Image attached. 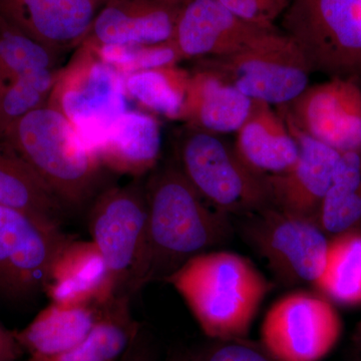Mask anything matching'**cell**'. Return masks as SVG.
<instances>
[{
	"label": "cell",
	"instance_id": "5b68a950",
	"mask_svg": "<svg viewBox=\"0 0 361 361\" xmlns=\"http://www.w3.org/2000/svg\"><path fill=\"white\" fill-rule=\"evenodd\" d=\"M147 223L148 205L142 178L123 186L106 188L92 203L90 237L108 265L115 298L130 297L140 290Z\"/></svg>",
	"mask_w": 361,
	"mask_h": 361
},
{
	"label": "cell",
	"instance_id": "4dcf8cb0",
	"mask_svg": "<svg viewBox=\"0 0 361 361\" xmlns=\"http://www.w3.org/2000/svg\"><path fill=\"white\" fill-rule=\"evenodd\" d=\"M233 13L257 25L274 27L292 0H219Z\"/></svg>",
	"mask_w": 361,
	"mask_h": 361
},
{
	"label": "cell",
	"instance_id": "83f0119b",
	"mask_svg": "<svg viewBox=\"0 0 361 361\" xmlns=\"http://www.w3.org/2000/svg\"><path fill=\"white\" fill-rule=\"evenodd\" d=\"M59 70L37 71L0 87V141L18 121L49 103Z\"/></svg>",
	"mask_w": 361,
	"mask_h": 361
},
{
	"label": "cell",
	"instance_id": "484cf974",
	"mask_svg": "<svg viewBox=\"0 0 361 361\" xmlns=\"http://www.w3.org/2000/svg\"><path fill=\"white\" fill-rule=\"evenodd\" d=\"M315 287L331 302L361 305L360 230L330 239L326 265Z\"/></svg>",
	"mask_w": 361,
	"mask_h": 361
},
{
	"label": "cell",
	"instance_id": "d590c367",
	"mask_svg": "<svg viewBox=\"0 0 361 361\" xmlns=\"http://www.w3.org/2000/svg\"><path fill=\"white\" fill-rule=\"evenodd\" d=\"M163 1L168 2V4H174V6H182L187 0H163Z\"/></svg>",
	"mask_w": 361,
	"mask_h": 361
},
{
	"label": "cell",
	"instance_id": "7c38bea8",
	"mask_svg": "<svg viewBox=\"0 0 361 361\" xmlns=\"http://www.w3.org/2000/svg\"><path fill=\"white\" fill-rule=\"evenodd\" d=\"M298 129L341 153L361 152V92L337 78L308 87L288 106H278Z\"/></svg>",
	"mask_w": 361,
	"mask_h": 361
},
{
	"label": "cell",
	"instance_id": "9a60e30c",
	"mask_svg": "<svg viewBox=\"0 0 361 361\" xmlns=\"http://www.w3.org/2000/svg\"><path fill=\"white\" fill-rule=\"evenodd\" d=\"M108 0H0V16L63 58L75 51Z\"/></svg>",
	"mask_w": 361,
	"mask_h": 361
},
{
	"label": "cell",
	"instance_id": "6da1fadb",
	"mask_svg": "<svg viewBox=\"0 0 361 361\" xmlns=\"http://www.w3.org/2000/svg\"><path fill=\"white\" fill-rule=\"evenodd\" d=\"M145 187L148 223L140 290L166 281L190 259L225 244L233 234L230 216L209 207L175 159L149 173Z\"/></svg>",
	"mask_w": 361,
	"mask_h": 361
},
{
	"label": "cell",
	"instance_id": "f1b7e54d",
	"mask_svg": "<svg viewBox=\"0 0 361 361\" xmlns=\"http://www.w3.org/2000/svg\"><path fill=\"white\" fill-rule=\"evenodd\" d=\"M101 59L123 77L139 71L179 65L183 61L173 40L152 45H101L89 47Z\"/></svg>",
	"mask_w": 361,
	"mask_h": 361
},
{
	"label": "cell",
	"instance_id": "ac0fdd59",
	"mask_svg": "<svg viewBox=\"0 0 361 361\" xmlns=\"http://www.w3.org/2000/svg\"><path fill=\"white\" fill-rule=\"evenodd\" d=\"M190 73L180 122L213 134L238 132L250 115L253 99L205 66L196 63Z\"/></svg>",
	"mask_w": 361,
	"mask_h": 361
},
{
	"label": "cell",
	"instance_id": "cb8c5ba5",
	"mask_svg": "<svg viewBox=\"0 0 361 361\" xmlns=\"http://www.w3.org/2000/svg\"><path fill=\"white\" fill-rule=\"evenodd\" d=\"M190 75L178 65L130 73L123 77L126 94L142 111L180 122Z\"/></svg>",
	"mask_w": 361,
	"mask_h": 361
},
{
	"label": "cell",
	"instance_id": "8992f818",
	"mask_svg": "<svg viewBox=\"0 0 361 361\" xmlns=\"http://www.w3.org/2000/svg\"><path fill=\"white\" fill-rule=\"evenodd\" d=\"M195 61L219 73L253 101L272 106L295 101L310 87L312 73L295 42L277 28L242 51Z\"/></svg>",
	"mask_w": 361,
	"mask_h": 361
},
{
	"label": "cell",
	"instance_id": "30bf717a",
	"mask_svg": "<svg viewBox=\"0 0 361 361\" xmlns=\"http://www.w3.org/2000/svg\"><path fill=\"white\" fill-rule=\"evenodd\" d=\"M342 322L320 293L295 291L277 300L261 325V343L280 361H320L341 339Z\"/></svg>",
	"mask_w": 361,
	"mask_h": 361
},
{
	"label": "cell",
	"instance_id": "7402d4cb",
	"mask_svg": "<svg viewBox=\"0 0 361 361\" xmlns=\"http://www.w3.org/2000/svg\"><path fill=\"white\" fill-rule=\"evenodd\" d=\"M130 298L116 297L106 304L89 336L73 348L27 361H120L142 330L130 312Z\"/></svg>",
	"mask_w": 361,
	"mask_h": 361
},
{
	"label": "cell",
	"instance_id": "5bb4252c",
	"mask_svg": "<svg viewBox=\"0 0 361 361\" xmlns=\"http://www.w3.org/2000/svg\"><path fill=\"white\" fill-rule=\"evenodd\" d=\"M275 28L243 20L219 0H187L173 42L183 61L221 58L242 51Z\"/></svg>",
	"mask_w": 361,
	"mask_h": 361
},
{
	"label": "cell",
	"instance_id": "9c48e42d",
	"mask_svg": "<svg viewBox=\"0 0 361 361\" xmlns=\"http://www.w3.org/2000/svg\"><path fill=\"white\" fill-rule=\"evenodd\" d=\"M242 234L285 286L316 285L326 265L330 239L315 221L274 206L244 216Z\"/></svg>",
	"mask_w": 361,
	"mask_h": 361
},
{
	"label": "cell",
	"instance_id": "277c9868",
	"mask_svg": "<svg viewBox=\"0 0 361 361\" xmlns=\"http://www.w3.org/2000/svg\"><path fill=\"white\" fill-rule=\"evenodd\" d=\"M175 154L180 172L216 210L244 217L272 206L267 176L249 168L224 135L184 125Z\"/></svg>",
	"mask_w": 361,
	"mask_h": 361
},
{
	"label": "cell",
	"instance_id": "d6a6232c",
	"mask_svg": "<svg viewBox=\"0 0 361 361\" xmlns=\"http://www.w3.org/2000/svg\"><path fill=\"white\" fill-rule=\"evenodd\" d=\"M120 361H156L153 349L145 338L142 330Z\"/></svg>",
	"mask_w": 361,
	"mask_h": 361
},
{
	"label": "cell",
	"instance_id": "2e32d148",
	"mask_svg": "<svg viewBox=\"0 0 361 361\" xmlns=\"http://www.w3.org/2000/svg\"><path fill=\"white\" fill-rule=\"evenodd\" d=\"M180 7L163 0H108L82 44L152 45L171 42Z\"/></svg>",
	"mask_w": 361,
	"mask_h": 361
},
{
	"label": "cell",
	"instance_id": "4fadbf2b",
	"mask_svg": "<svg viewBox=\"0 0 361 361\" xmlns=\"http://www.w3.org/2000/svg\"><path fill=\"white\" fill-rule=\"evenodd\" d=\"M280 111L298 144L299 157L288 172L267 176L271 204L284 212L315 221L336 179L342 153L305 134Z\"/></svg>",
	"mask_w": 361,
	"mask_h": 361
},
{
	"label": "cell",
	"instance_id": "d4e9b609",
	"mask_svg": "<svg viewBox=\"0 0 361 361\" xmlns=\"http://www.w3.org/2000/svg\"><path fill=\"white\" fill-rule=\"evenodd\" d=\"M316 223L326 235L344 234L361 226V155L342 153L336 179L325 195Z\"/></svg>",
	"mask_w": 361,
	"mask_h": 361
},
{
	"label": "cell",
	"instance_id": "44dd1931",
	"mask_svg": "<svg viewBox=\"0 0 361 361\" xmlns=\"http://www.w3.org/2000/svg\"><path fill=\"white\" fill-rule=\"evenodd\" d=\"M104 306H63L51 303L27 326L16 331L28 358L49 357L65 353L84 341L103 314Z\"/></svg>",
	"mask_w": 361,
	"mask_h": 361
},
{
	"label": "cell",
	"instance_id": "ba28073f",
	"mask_svg": "<svg viewBox=\"0 0 361 361\" xmlns=\"http://www.w3.org/2000/svg\"><path fill=\"white\" fill-rule=\"evenodd\" d=\"M122 75L80 44L61 66L49 106L68 118L96 153L111 125L129 110Z\"/></svg>",
	"mask_w": 361,
	"mask_h": 361
},
{
	"label": "cell",
	"instance_id": "52a82bcc",
	"mask_svg": "<svg viewBox=\"0 0 361 361\" xmlns=\"http://www.w3.org/2000/svg\"><path fill=\"white\" fill-rule=\"evenodd\" d=\"M282 28L311 71L341 78L361 68V0H292Z\"/></svg>",
	"mask_w": 361,
	"mask_h": 361
},
{
	"label": "cell",
	"instance_id": "4316f807",
	"mask_svg": "<svg viewBox=\"0 0 361 361\" xmlns=\"http://www.w3.org/2000/svg\"><path fill=\"white\" fill-rule=\"evenodd\" d=\"M61 58L0 16V87L16 78L59 70Z\"/></svg>",
	"mask_w": 361,
	"mask_h": 361
},
{
	"label": "cell",
	"instance_id": "f546056e",
	"mask_svg": "<svg viewBox=\"0 0 361 361\" xmlns=\"http://www.w3.org/2000/svg\"><path fill=\"white\" fill-rule=\"evenodd\" d=\"M191 361H280L261 341L246 338L212 341L193 353Z\"/></svg>",
	"mask_w": 361,
	"mask_h": 361
},
{
	"label": "cell",
	"instance_id": "e0dca14e",
	"mask_svg": "<svg viewBox=\"0 0 361 361\" xmlns=\"http://www.w3.org/2000/svg\"><path fill=\"white\" fill-rule=\"evenodd\" d=\"M44 292L52 303L63 306H104L115 299L108 265L92 240L71 239L61 248Z\"/></svg>",
	"mask_w": 361,
	"mask_h": 361
},
{
	"label": "cell",
	"instance_id": "7a4b0ae2",
	"mask_svg": "<svg viewBox=\"0 0 361 361\" xmlns=\"http://www.w3.org/2000/svg\"><path fill=\"white\" fill-rule=\"evenodd\" d=\"M212 341L246 338L272 284L251 260L228 251L190 259L167 278Z\"/></svg>",
	"mask_w": 361,
	"mask_h": 361
},
{
	"label": "cell",
	"instance_id": "e575fe53",
	"mask_svg": "<svg viewBox=\"0 0 361 361\" xmlns=\"http://www.w3.org/2000/svg\"><path fill=\"white\" fill-rule=\"evenodd\" d=\"M171 361H191L189 355H176Z\"/></svg>",
	"mask_w": 361,
	"mask_h": 361
},
{
	"label": "cell",
	"instance_id": "603a6c76",
	"mask_svg": "<svg viewBox=\"0 0 361 361\" xmlns=\"http://www.w3.org/2000/svg\"><path fill=\"white\" fill-rule=\"evenodd\" d=\"M0 205L61 228L65 207L20 157L0 142Z\"/></svg>",
	"mask_w": 361,
	"mask_h": 361
},
{
	"label": "cell",
	"instance_id": "8fae6325",
	"mask_svg": "<svg viewBox=\"0 0 361 361\" xmlns=\"http://www.w3.org/2000/svg\"><path fill=\"white\" fill-rule=\"evenodd\" d=\"M71 239L61 228L0 205V295L23 299L44 291L54 259Z\"/></svg>",
	"mask_w": 361,
	"mask_h": 361
},
{
	"label": "cell",
	"instance_id": "ffe728a7",
	"mask_svg": "<svg viewBox=\"0 0 361 361\" xmlns=\"http://www.w3.org/2000/svg\"><path fill=\"white\" fill-rule=\"evenodd\" d=\"M236 134L237 153L258 174H283L298 160V144L283 116L264 102L254 101L250 115Z\"/></svg>",
	"mask_w": 361,
	"mask_h": 361
},
{
	"label": "cell",
	"instance_id": "3957f363",
	"mask_svg": "<svg viewBox=\"0 0 361 361\" xmlns=\"http://www.w3.org/2000/svg\"><path fill=\"white\" fill-rule=\"evenodd\" d=\"M0 142L30 166L65 209L80 208L101 193L106 169L58 109L45 104L32 111Z\"/></svg>",
	"mask_w": 361,
	"mask_h": 361
},
{
	"label": "cell",
	"instance_id": "1f68e13d",
	"mask_svg": "<svg viewBox=\"0 0 361 361\" xmlns=\"http://www.w3.org/2000/svg\"><path fill=\"white\" fill-rule=\"evenodd\" d=\"M23 355L16 331L6 329L0 323V361H18Z\"/></svg>",
	"mask_w": 361,
	"mask_h": 361
},
{
	"label": "cell",
	"instance_id": "836d02e7",
	"mask_svg": "<svg viewBox=\"0 0 361 361\" xmlns=\"http://www.w3.org/2000/svg\"><path fill=\"white\" fill-rule=\"evenodd\" d=\"M353 345L361 360V320L358 322L353 336Z\"/></svg>",
	"mask_w": 361,
	"mask_h": 361
},
{
	"label": "cell",
	"instance_id": "d6986e66",
	"mask_svg": "<svg viewBox=\"0 0 361 361\" xmlns=\"http://www.w3.org/2000/svg\"><path fill=\"white\" fill-rule=\"evenodd\" d=\"M161 151L158 116L142 110H128L111 126L96 154L106 170L137 179L158 167Z\"/></svg>",
	"mask_w": 361,
	"mask_h": 361
}]
</instances>
